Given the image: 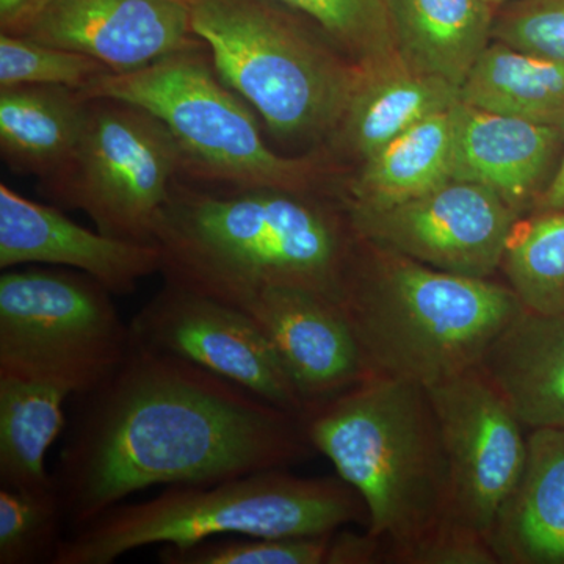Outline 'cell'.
<instances>
[{"label":"cell","instance_id":"cell-29","mask_svg":"<svg viewBox=\"0 0 564 564\" xmlns=\"http://www.w3.org/2000/svg\"><path fill=\"white\" fill-rule=\"evenodd\" d=\"M332 536L210 538L185 547L161 545L158 556L165 564H326Z\"/></svg>","mask_w":564,"mask_h":564},{"label":"cell","instance_id":"cell-17","mask_svg":"<svg viewBox=\"0 0 564 564\" xmlns=\"http://www.w3.org/2000/svg\"><path fill=\"white\" fill-rule=\"evenodd\" d=\"M489 544L502 564H564V429L527 436L524 469Z\"/></svg>","mask_w":564,"mask_h":564},{"label":"cell","instance_id":"cell-6","mask_svg":"<svg viewBox=\"0 0 564 564\" xmlns=\"http://www.w3.org/2000/svg\"><path fill=\"white\" fill-rule=\"evenodd\" d=\"M192 29L221 80L273 135L336 133L358 66L315 39L273 0H191Z\"/></svg>","mask_w":564,"mask_h":564},{"label":"cell","instance_id":"cell-18","mask_svg":"<svg viewBox=\"0 0 564 564\" xmlns=\"http://www.w3.org/2000/svg\"><path fill=\"white\" fill-rule=\"evenodd\" d=\"M525 429H564V314L522 310L480 364Z\"/></svg>","mask_w":564,"mask_h":564},{"label":"cell","instance_id":"cell-30","mask_svg":"<svg viewBox=\"0 0 564 564\" xmlns=\"http://www.w3.org/2000/svg\"><path fill=\"white\" fill-rule=\"evenodd\" d=\"M492 40L564 61V0H510L496 11Z\"/></svg>","mask_w":564,"mask_h":564},{"label":"cell","instance_id":"cell-25","mask_svg":"<svg viewBox=\"0 0 564 564\" xmlns=\"http://www.w3.org/2000/svg\"><path fill=\"white\" fill-rule=\"evenodd\" d=\"M500 270L525 310L564 314V210L532 212L519 218Z\"/></svg>","mask_w":564,"mask_h":564},{"label":"cell","instance_id":"cell-10","mask_svg":"<svg viewBox=\"0 0 564 564\" xmlns=\"http://www.w3.org/2000/svg\"><path fill=\"white\" fill-rule=\"evenodd\" d=\"M448 469L447 519L488 538L527 458L524 423L480 367L429 386Z\"/></svg>","mask_w":564,"mask_h":564},{"label":"cell","instance_id":"cell-32","mask_svg":"<svg viewBox=\"0 0 564 564\" xmlns=\"http://www.w3.org/2000/svg\"><path fill=\"white\" fill-rule=\"evenodd\" d=\"M384 541L367 530L366 533L337 530L329 541L326 564H375L386 563Z\"/></svg>","mask_w":564,"mask_h":564},{"label":"cell","instance_id":"cell-8","mask_svg":"<svg viewBox=\"0 0 564 564\" xmlns=\"http://www.w3.org/2000/svg\"><path fill=\"white\" fill-rule=\"evenodd\" d=\"M113 293L66 269H9L0 276V375L95 391L132 347Z\"/></svg>","mask_w":564,"mask_h":564},{"label":"cell","instance_id":"cell-33","mask_svg":"<svg viewBox=\"0 0 564 564\" xmlns=\"http://www.w3.org/2000/svg\"><path fill=\"white\" fill-rule=\"evenodd\" d=\"M52 0H0L2 32L22 35Z\"/></svg>","mask_w":564,"mask_h":564},{"label":"cell","instance_id":"cell-28","mask_svg":"<svg viewBox=\"0 0 564 564\" xmlns=\"http://www.w3.org/2000/svg\"><path fill=\"white\" fill-rule=\"evenodd\" d=\"M107 70L102 63L79 52L13 33L0 35V88L47 85L82 91Z\"/></svg>","mask_w":564,"mask_h":564},{"label":"cell","instance_id":"cell-2","mask_svg":"<svg viewBox=\"0 0 564 564\" xmlns=\"http://www.w3.org/2000/svg\"><path fill=\"white\" fill-rule=\"evenodd\" d=\"M302 195L272 187L214 195L176 182L154 231L165 282L234 307L269 288L340 304L355 231Z\"/></svg>","mask_w":564,"mask_h":564},{"label":"cell","instance_id":"cell-9","mask_svg":"<svg viewBox=\"0 0 564 564\" xmlns=\"http://www.w3.org/2000/svg\"><path fill=\"white\" fill-rule=\"evenodd\" d=\"M181 172L184 154L158 117L117 99H88L79 143L52 188L55 199L84 210L99 232L154 243Z\"/></svg>","mask_w":564,"mask_h":564},{"label":"cell","instance_id":"cell-15","mask_svg":"<svg viewBox=\"0 0 564 564\" xmlns=\"http://www.w3.org/2000/svg\"><path fill=\"white\" fill-rule=\"evenodd\" d=\"M25 263L66 267L91 276L113 295H131L143 278L162 272L155 243L129 242L90 231L55 207L0 185V269Z\"/></svg>","mask_w":564,"mask_h":564},{"label":"cell","instance_id":"cell-14","mask_svg":"<svg viewBox=\"0 0 564 564\" xmlns=\"http://www.w3.org/2000/svg\"><path fill=\"white\" fill-rule=\"evenodd\" d=\"M239 310L269 337L307 414L370 378L339 303L304 289L269 288Z\"/></svg>","mask_w":564,"mask_h":564},{"label":"cell","instance_id":"cell-11","mask_svg":"<svg viewBox=\"0 0 564 564\" xmlns=\"http://www.w3.org/2000/svg\"><path fill=\"white\" fill-rule=\"evenodd\" d=\"M129 325L133 344L187 359L306 419V404L280 355L239 307L165 282Z\"/></svg>","mask_w":564,"mask_h":564},{"label":"cell","instance_id":"cell-13","mask_svg":"<svg viewBox=\"0 0 564 564\" xmlns=\"http://www.w3.org/2000/svg\"><path fill=\"white\" fill-rule=\"evenodd\" d=\"M22 36L88 55L113 73L203 44L191 0H52Z\"/></svg>","mask_w":564,"mask_h":564},{"label":"cell","instance_id":"cell-24","mask_svg":"<svg viewBox=\"0 0 564 564\" xmlns=\"http://www.w3.org/2000/svg\"><path fill=\"white\" fill-rule=\"evenodd\" d=\"M69 393L55 386L0 375V486H54L47 452L65 429Z\"/></svg>","mask_w":564,"mask_h":564},{"label":"cell","instance_id":"cell-34","mask_svg":"<svg viewBox=\"0 0 564 564\" xmlns=\"http://www.w3.org/2000/svg\"><path fill=\"white\" fill-rule=\"evenodd\" d=\"M543 210H564V151L554 180H552L549 187L545 188V192L541 195V198L538 199L536 206H534L533 209V212ZM530 214H532V212H530Z\"/></svg>","mask_w":564,"mask_h":564},{"label":"cell","instance_id":"cell-7","mask_svg":"<svg viewBox=\"0 0 564 564\" xmlns=\"http://www.w3.org/2000/svg\"><path fill=\"white\" fill-rule=\"evenodd\" d=\"M198 54L193 47L129 73L107 70L80 93L87 99L133 104L158 117L180 144L185 172L237 191H310L315 163L270 150L242 96Z\"/></svg>","mask_w":564,"mask_h":564},{"label":"cell","instance_id":"cell-5","mask_svg":"<svg viewBox=\"0 0 564 564\" xmlns=\"http://www.w3.org/2000/svg\"><path fill=\"white\" fill-rule=\"evenodd\" d=\"M369 525V511L343 478L267 469L209 485H173L154 499L120 503L66 533L54 564H111L150 545L185 547L221 534L323 536Z\"/></svg>","mask_w":564,"mask_h":564},{"label":"cell","instance_id":"cell-26","mask_svg":"<svg viewBox=\"0 0 564 564\" xmlns=\"http://www.w3.org/2000/svg\"><path fill=\"white\" fill-rule=\"evenodd\" d=\"M65 527L68 522L54 486H0V564H54Z\"/></svg>","mask_w":564,"mask_h":564},{"label":"cell","instance_id":"cell-22","mask_svg":"<svg viewBox=\"0 0 564 564\" xmlns=\"http://www.w3.org/2000/svg\"><path fill=\"white\" fill-rule=\"evenodd\" d=\"M456 106L389 141L350 185L348 209H380L421 196L454 180Z\"/></svg>","mask_w":564,"mask_h":564},{"label":"cell","instance_id":"cell-19","mask_svg":"<svg viewBox=\"0 0 564 564\" xmlns=\"http://www.w3.org/2000/svg\"><path fill=\"white\" fill-rule=\"evenodd\" d=\"M459 102V88L408 66L397 54L358 66V77L334 135L361 161L433 115Z\"/></svg>","mask_w":564,"mask_h":564},{"label":"cell","instance_id":"cell-31","mask_svg":"<svg viewBox=\"0 0 564 564\" xmlns=\"http://www.w3.org/2000/svg\"><path fill=\"white\" fill-rule=\"evenodd\" d=\"M391 563L399 564H497L488 538L455 522L443 524L422 540L399 552Z\"/></svg>","mask_w":564,"mask_h":564},{"label":"cell","instance_id":"cell-12","mask_svg":"<svg viewBox=\"0 0 564 564\" xmlns=\"http://www.w3.org/2000/svg\"><path fill=\"white\" fill-rule=\"evenodd\" d=\"M352 231L441 272L492 278L519 215L475 182L451 180L408 202L348 209Z\"/></svg>","mask_w":564,"mask_h":564},{"label":"cell","instance_id":"cell-16","mask_svg":"<svg viewBox=\"0 0 564 564\" xmlns=\"http://www.w3.org/2000/svg\"><path fill=\"white\" fill-rule=\"evenodd\" d=\"M454 180L496 193L519 215L533 212L554 180L564 131L456 104Z\"/></svg>","mask_w":564,"mask_h":564},{"label":"cell","instance_id":"cell-23","mask_svg":"<svg viewBox=\"0 0 564 564\" xmlns=\"http://www.w3.org/2000/svg\"><path fill=\"white\" fill-rule=\"evenodd\" d=\"M459 101L564 131V61L492 40L459 87Z\"/></svg>","mask_w":564,"mask_h":564},{"label":"cell","instance_id":"cell-3","mask_svg":"<svg viewBox=\"0 0 564 564\" xmlns=\"http://www.w3.org/2000/svg\"><path fill=\"white\" fill-rule=\"evenodd\" d=\"M340 306L370 377L425 388L480 367L524 310L508 284L441 272L358 234Z\"/></svg>","mask_w":564,"mask_h":564},{"label":"cell","instance_id":"cell-35","mask_svg":"<svg viewBox=\"0 0 564 564\" xmlns=\"http://www.w3.org/2000/svg\"><path fill=\"white\" fill-rule=\"evenodd\" d=\"M485 2H488L494 9L499 10L500 7H503L505 3L510 2V0H485Z\"/></svg>","mask_w":564,"mask_h":564},{"label":"cell","instance_id":"cell-21","mask_svg":"<svg viewBox=\"0 0 564 564\" xmlns=\"http://www.w3.org/2000/svg\"><path fill=\"white\" fill-rule=\"evenodd\" d=\"M88 99L79 90L47 85L0 88V148L20 172L55 177L79 143Z\"/></svg>","mask_w":564,"mask_h":564},{"label":"cell","instance_id":"cell-1","mask_svg":"<svg viewBox=\"0 0 564 564\" xmlns=\"http://www.w3.org/2000/svg\"><path fill=\"white\" fill-rule=\"evenodd\" d=\"M79 399L52 474L69 530L152 486L285 469L314 451L300 415L139 344L109 380Z\"/></svg>","mask_w":564,"mask_h":564},{"label":"cell","instance_id":"cell-4","mask_svg":"<svg viewBox=\"0 0 564 564\" xmlns=\"http://www.w3.org/2000/svg\"><path fill=\"white\" fill-rule=\"evenodd\" d=\"M304 422L314 451L361 496L386 563L447 519L451 469L425 386L370 377Z\"/></svg>","mask_w":564,"mask_h":564},{"label":"cell","instance_id":"cell-27","mask_svg":"<svg viewBox=\"0 0 564 564\" xmlns=\"http://www.w3.org/2000/svg\"><path fill=\"white\" fill-rule=\"evenodd\" d=\"M313 20L356 66L395 57L389 0H273Z\"/></svg>","mask_w":564,"mask_h":564},{"label":"cell","instance_id":"cell-20","mask_svg":"<svg viewBox=\"0 0 564 564\" xmlns=\"http://www.w3.org/2000/svg\"><path fill=\"white\" fill-rule=\"evenodd\" d=\"M393 43L408 66L462 87L492 41L496 9L485 0H389Z\"/></svg>","mask_w":564,"mask_h":564}]
</instances>
